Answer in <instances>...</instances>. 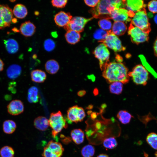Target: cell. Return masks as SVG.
<instances>
[{"label":"cell","mask_w":157,"mask_h":157,"mask_svg":"<svg viewBox=\"0 0 157 157\" xmlns=\"http://www.w3.org/2000/svg\"><path fill=\"white\" fill-rule=\"evenodd\" d=\"M128 70V68L121 63H108L103 70L102 76L109 83L119 81L126 84L129 80Z\"/></svg>","instance_id":"6da1fadb"},{"label":"cell","mask_w":157,"mask_h":157,"mask_svg":"<svg viewBox=\"0 0 157 157\" xmlns=\"http://www.w3.org/2000/svg\"><path fill=\"white\" fill-rule=\"evenodd\" d=\"M126 6V0H100L97 5L89 11L93 17L110 19V15L115 9Z\"/></svg>","instance_id":"7a4b0ae2"},{"label":"cell","mask_w":157,"mask_h":157,"mask_svg":"<svg viewBox=\"0 0 157 157\" xmlns=\"http://www.w3.org/2000/svg\"><path fill=\"white\" fill-rule=\"evenodd\" d=\"M49 120V126L52 129V135L53 138H55L64 128L67 127L66 120L60 111L51 113Z\"/></svg>","instance_id":"3957f363"},{"label":"cell","mask_w":157,"mask_h":157,"mask_svg":"<svg viewBox=\"0 0 157 157\" xmlns=\"http://www.w3.org/2000/svg\"><path fill=\"white\" fill-rule=\"evenodd\" d=\"M131 23L148 33L151 31L149 18L144 8L135 13L131 19Z\"/></svg>","instance_id":"277c9868"},{"label":"cell","mask_w":157,"mask_h":157,"mask_svg":"<svg viewBox=\"0 0 157 157\" xmlns=\"http://www.w3.org/2000/svg\"><path fill=\"white\" fill-rule=\"evenodd\" d=\"M128 74L137 85H145L149 78L148 72L141 65L135 66Z\"/></svg>","instance_id":"5b68a950"},{"label":"cell","mask_w":157,"mask_h":157,"mask_svg":"<svg viewBox=\"0 0 157 157\" xmlns=\"http://www.w3.org/2000/svg\"><path fill=\"white\" fill-rule=\"evenodd\" d=\"M128 34L132 42L136 44L148 41L149 33L140 28L130 24L128 30Z\"/></svg>","instance_id":"8992f818"},{"label":"cell","mask_w":157,"mask_h":157,"mask_svg":"<svg viewBox=\"0 0 157 157\" xmlns=\"http://www.w3.org/2000/svg\"><path fill=\"white\" fill-rule=\"evenodd\" d=\"M93 53L99 60L100 68L103 70L109 61L110 52L108 50L104 43H101L95 48Z\"/></svg>","instance_id":"52a82bcc"},{"label":"cell","mask_w":157,"mask_h":157,"mask_svg":"<svg viewBox=\"0 0 157 157\" xmlns=\"http://www.w3.org/2000/svg\"><path fill=\"white\" fill-rule=\"evenodd\" d=\"M85 116L84 109L76 105L68 108L67 111V119H66L69 123H77L82 121Z\"/></svg>","instance_id":"ba28073f"},{"label":"cell","mask_w":157,"mask_h":157,"mask_svg":"<svg viewBox=\"0 0 157 157\" xmlns=\"http://www.w3.org/2000/svg\"><path fill=\"white\" fill-rule=\"evenodd\" d=\"M13 19V10L7 5H0V29L9 27Z\"/></svg>","instance_id":"9c48e42d"},{"label":"cell","mask_w":157,"mask_h":157,"mask_svg":"<svg viewBox=\"0 0 157 157\" xmlns=\"http://www.w3.org/2000/svg\"><path fill=\"white\" fill-rule=\"evenodd\" d=\"M93 18L92 17L86 18L79 16L73 17L69 24L64 28L67 31L72 30L80 33L83 31L86 23Z\"/></svg>","instance_id":"30bf717a"},{"label":"cell","mask_w":157,"mask_h":157,"mask_svg":"<svg viewBox=\"0 0 157 157\" xmlns=\"http://www.w3.org/2000/svg\"><path fill=\"white\" fill-rule=\"evenodd\" d=\"M108 32V36L102 43L116 52L125 50L126 48L122 45L121 42L118 37L113 34L111 31Z\"/></svg>","instance_id":"8fae6325"},{"label":"cell","mask_w":157,"mask_h":157,"mask_svg":"<svg viewBox=\"0 0 157 157\" xmlns=\"http://www.w3.org/2000/svg\"><path fill=\"white\" fill-rule=\"evenodd\" d=\"M110 18L115 22L120 21L127 23L131 21L129 15L128 10L124 8L114 10L111 13Z\"/></svg>","instance_id":"7c38bea8"},{"label":"cell","mask_w":157,"mask_h":157,"mask_svg":"<svg viewBox=\"0 0 157 157\" xmlns=\"http://www.w3.org/2000/svg\"><path fill=\"white\" fill-rule=\"evenodd\" d=\"M7 109L9 114L13 115H17L24 112V106L21 101L16 99L11 101L8 104Z\"/></svg>","instance_id":"4fadbf2b"},{"label":"cell","mask_w":157,"mask_h":157,"mask_svg":"<svg viewBox=\"0 0 157 157\" xmlns=\"http://www.w3.org/2000/svg\"><path fill=\"white\" fill-rule=\"evenodd\" d=\"M72 17L69 13L61 11L55 15L54 21L58 26L65 27L69 24Z\"/></svg>","instance_id":"5bb4252c"},{"label":"cell","mask_w":157,"mask_h":157,"mask_svg":"<svg viewBox=\"0 0 157 157\" xmlns=\"http://www.w3.org/2000/svg\"><path fill=\"white\" fill-rule=\"evenodd\" d=\"M36 27L34 24L29 21L22 23L19 28L21 33L26 37H30L35 32Z\"/></svg>","instance_id":"9a60e30c"},{"label":"cell","mask_w":157,"mask_h":157,"mask_svg":"<svg viewBox=\"0 0 157 157\" xmlns=\"http://www.w3.org/2000/svg\"><path fill=\"white\" fill-rule=\"evenodd\" d=\"M126 7L128 10L135 13L145 7L143 1L142 0H128L126 1Z\"/></svg>","instance_id":"2e32d148"},{"label":"cell","mask_w":157,"mask_h":157,"mask_svg":"<svg viewBox=\"0 0 157 157\" xmlns=\"http://www.w3.org/2000/svg\"><path fill=\"white\" fill-rule=\"evenodd\" d=\"M34 125L38 130L45 131L49 126V120L44 117L39 116L35 119Z\"/></svg>","instance_id":"e0dca14e"},{"label":"cell","mask_w":157,"mask_h":157,"mask_svg":"<svg viewBox=\"0 0 157 157\" xmlns=\"http://www.w3.org/2000/svg\"><path fill=\"white\" fill-rule=\"evenodd\" d=\"M46 146L58 157H61L62 155L64 149L60 143L51 140L47 143Z\"/></svg>","instance_id":"ac0fdd59"},{"label":"cell","mask_w":157,"mask_h":157,"mask_svg":"<svg viewBox=\"0 0 157 157\" xmlns=\"http://www.w3.org/2000/svg\"><path fill=\"white\" fill-rule=\"evenodd\" d=\"M67 42L71 44H74L78 42L81 39L80 33L77 31L69 30L67 31L65 34Z\"/></svg>","instance_id":"d6986e66"},{"label":"cell","mask_w":157,"mask_h":157,"mask_svg":"<svg viewBox=\"0 0 157 157\" xmlns=\"http://www.w3.org/2000/svg\"><path fill=\"white\" fill-rule=\"evenodd\" d=\"M126 30L127 27L124 22L115 21L112 25L111 31L115 35L120 36L124 35Z\"/></svg>","instance_id":"ffe728a7"},{"label":"cell","mask_w":157,"mask_h":157,"mask_svg":"<svg viewBox=\"0 0 157 157\" xmlns=\"http://www.w3.org/2000/svg\"><path fill=\"white\" fill-rule=\"evenodd\" d=\"M13 15L17 18L22 19L25 18L28 14L26 7L22 4H17L14 7L13 10Z\"/></svg>","instance_id":"44dd1931"},{"label":"cell","mask_w":157,"mask_h":157,"mask_svg":"<svg viewBox=\"0 0 157 157\" xmlns=\"http://www.w3.org/2000/svg\"><path fill=\"white\" fill-rule=\"evenodd\" d=\"M31 77L32 81L37 83H42L46 79L47 75L44 71L39 69L33 70L31 72Z\"/></svg>","instance_id":"7402d4cb"},{"label":"cell","mask_w":157,"mask_h":157,"mask_svg":"<svg viewBox=\"0 0 157 157\" xmlns=\"http://www.w3.org/2000/svg\"><path fill=\"white\" fill-rule=\"evenodd\" d=\"M4 43L7 51L9 53H15L19 50L18 44L15 39L10 38L4 40Z\"/></svg>","instance_id":"603a6c76"},{"label":"cell","mask_w":157,"mask_h":157,"mask_svg":"<svg viewBox=\"0 0 157 157\" xmlns=\"http://www.w3.org/2000/svg\"><path fill=\"white\" fill-rule=\"evenodd\" d=\"M70 135L72 140L76 144H80L84 140V133L81 129H75L72 130Z\"/></svg>","instance_id":"cb8c5ba5"},{"label":"cell","mask_w":157,"mask_h":157,"mask_svg":"<svg viewBox=\"0 0 157 157\" xmlns=\"http://www.w3.org/2000/svg\"><path fill=\"white\" fill-rule=\"evenodd\" d=\"M22 68L20 66L17 64L10 65L7 70V75L8 77L11 79H14L20 74Z\"/></svg>","instance_id":"d4e9b609"},{"label":"cell","mask_w":157,"mask_h":157,"mask_svg":"<svg viewBox=\"0 0 157 157\" xmlns=\"http://www.w3.org/2000/svg\"><path fill=\"white\" fill-rule=\"evenodd\" d=\"M46 71L49 74H56L60 68L58 63L54 59H51L47 61L45 65Z\"/></svg>","instance_id":"484cf974"},{"label":"cell","mask_w":157,"mask_h":157,"mask_svg":"<svg viewBox=\"0 0 157 157\" xmlns=\"http://www.w3.org/2000/svg\"><path fill=\"white\" fill-rule=\"evenodd\" d=\"M28 100L31 103H35L38 102L40 97L38 88L34 86L30 88L28 90Z\"/></svg>","instance_id":"4316f807"},{"label":"cell","mask_w":157,"mask_h":157,"mask_svg":"<svg viewBox=\"0 0 157 157\" xmlns=\"http://www.w3.org/2000/svg\"><path fill=\"white\" fill-rule=\"evenodd\" d=\"M16 124L14 121L7 120L4 122L3 129L4 132L8 134H11L14 132L16 128Z\"/></svg>","instance_id":"83f0119b"},{"label":"cell","mask_w":157,"mask_h":157,"mask_svg":"<svg viewBox=\"0 0 157 157\" xmlns=\"http://www.w3.org/2000/svg\"><path fill=\"white\" fill-rule=\"evenodd\" d=\"M117 117L121 122L124 124L129 123L133 117L129 113L125 110H121L118 113Z\"/></svg>","instance_id":"f1b7e54d"},{"label":"cell","mask_w":157,"mask_h":157,"mask_svg":"<svg viewBox=\"0 0 157 157\" xmlns=\"http://www.w3.org/2000/svg\"><path fill=\"white\" fill-rule=\"evenodd\" d=\"M123 83L119 81H115L111 83L109 86L110 92L113 94H119L123 90Z\"/></svg>","instance_id":"f546056e"},{"label":"cell","mask_w":157,"mask_h":157,"mask_svg":"<svg viewBox=\"0 0 157 157\" xmlns=\"http://www.w3.org/2000/svg\"><path fill=\"white\" fill-rule=\"evenodd\" d=\"M108 34V31L99 28L94 32L93 37L95 39L98 40V42H102L106 39Z\"/></svg>","instance_id":"4dcf8cb0"},{"label":"cell","mask_w":157,"mask_h":157,"mask_svg":"<svg viewBox=\"0 0 157 157\" xmlns=\"http://www.w3.org/2000/svg\"><path fill=\"white\" fill-rule=\"evenodd\" d=\"M94 148L90 144L84 146L81 150V154L83 157H92L94 155Z\"/></svg>","instance_id":"1f68e13d"},{"label":"cell","mask_w":157,"mask_h":157,"mask_svg":"<svg viewBox=\"0 0 157 157\" xmlns=\"http://www.w3.org/2000/svg\"><path fill=\"white\" fill-rule=\"evenodd\" d=\"M147 143L154 149H157V134L154 132L149 133L146 138Z\"/></svg>","instance_id":"d6a6232c"},{"label":"cell","mask_w":157,"mask_h":157,"mask_svg":"<svg viewBox=\"0 0 157 157\" xmlns=\"http://www.w3.org/2000/svg\"><path fill=\"white\" fill-rule=\"evenodd\" d=\"M99 27L102 29L107 31H111L112 23L109 19L104 18L100 19L98 22Z\"/></svg>","instance_id":"836d02e7"},{"label":"cell","mask_w":157,"mask_h":157,"mask_svg":"<svg viewBox=\"0 0 157 157\" xmlns=\"http://www.w3.org/2000/svg\"><path fill=\"white\" fill-rule=\"evenodd\" d=\"M15 152L13 149L8 146H4L0 150V155L1 157H14Z\"/></svg>","instance_id":"e575fe53"},{"label":"cell","mask_w":157,"mask_h":157,"mask_svg":"<svg viewBox=\"0 0 157 157\" xmlns=\"http://www.w3.org/2000/svg\"><path fill=\"white\" fill-rule=\"evenodd\" d=\"M103 145L106 149H112L116 147L117 145V142L114 138L109 137L104 140Z\"/></svg>","instance_id":"d590c367"},{"label":"cell","mask_w":157,"mask_h":157,"mask_svg":"<svg viewBox=\"0 0 157 157\" xmlns=\"http://www.w3.org/2000/svg\"><path fill=\"white\" fill-rule=\"evenodd\" d=\"M139 57L144 67L155 78H157V73L147 62L144 56L142 55H140L139 56Z\"/></svg>","instance_id":"8d00e7d4"},{"label":"cell","mask_w":157,"mask_h":157,"mask_svg":"<svg viewBox=\"0 0 157 157\" xmlns=\"http://www.w3.org/2000/svg\"><path fill=\"white\" fill-rule=\"evenodd\" d=\"M44 49L47 51H53L56 47L54 41L51 39H48L45 40L44 44Z\"/></svg>","instance_id":"74e56055"},{"label":"cell","mask_w":157,"mask_h":157,"mask_svg":"<svg viewBox=\"0 0 157 157\" xmlns=\"http://www.w3.org/2000/svg\"><path fill=\"white\" fill-rule=\"evenodd\" d=\"M67 0H53L51 1L52 5L57 8L64 7L67 3Z\"/></svg>","instance_id":"f35d334b"},{"label":"cell","mask_w":157,"mask_h":157,"mask_svg":"<svg viewBox=\"0 0 157 157\" xmlns=\"http://www.w3.org/2000/svg\"><path fill=\"white\" fill-rule=\"evenodd\" d=\"M149 10L153 13H157V1L152 0L149 1L147 5Z\"/></svg>","instance_id":"ab89813d"},{"label":"cell","mask_w":157,"mask_h":157,"mask_svg":"<svg viewBox=\"0 0 157 157\" xmlns=\"http://www.w3.org/2000/svg\"><path fill=\"white\" fill-rule=\"evenodd\" d=\"M42 156L43 157H59L52 152L46 146L44 148Z\"/></svg>","instance_id":"60d3db41"},{"label":"cell","mask_w":157,"mask_h":157,"mask_svg":"<svg viewBox=\"0 0 157 157\" xmlns=\"http://www.w3.org/2000/svg\"><path fill=\"white\" fill-rule=\"evenodd\" d=\"M99 0H85V3L88 6L92 7H95L99 3Z\"/></svg>","instance_id":"b9f144b4"},{"label":"cell","mask_w":157,"mask_h":157,"mask_svg":"<svg viewBox=\"0 0 157 157\" xmlns=\"http://www.w3.org/2000/svg\"><path fill=\"white\" fill-rule=\"evenodd\" d=\"M154 54L157 57V38L155 41L154 45Z\"/></svg>","instance_id":"7bdbcfd3"},{"label":"cell","mask_w":157,"mask_h":157,"mask_svg":"<svg viewBox=\"0 0 157 157\" xmlns=\"http://www.w3.org/2000/svg\"><path fill=\"white\" fill-rule=\"evenodd\" d=\"M86 92L84 90H81L77 92V95L78 96L82 97L84 95L86 94Z\"/></svg>","instance_id":"ee69618b"},{"label":"cell","mask_w":157,"mask_h":157,"mask_svg":"<svg viewBox=\"0 0 157 157\" xmlns=\"http://www.w3.org/2000/svg\"><path fill=\"white\" fill-rule=\"evenodd\" d=\"M4 66V63L2 60L0 58V72L3 70Z\"/></svg>","instance_id":"f6af8a7d"},{"label":"cell","mask_w":157,"mask_h":157,"mask_svg":"<svg viewBox=\"0 0 157 157\" xmlns=\"http://www.w3.org/2000/svg\"><path fill=\"white\" fill-rule=\"evenodd\" d=\"M97 157H109L106 154H101L99 155L98 156H97Z\"/></svg>","instance_id":"bcb514c9"},{"label":"cell","mask_w":157,"mask_h":157,"mask_svg":"<svg viewBox=\"0 0 157 157\" xmlns=\"http://www.w3.org/2000/svg\"><path fill=\"white\" fill-rule=\"evenodd\" d=\"M154 20L155 23L157 24V14L155 15L154 18Z\"/></svg>","instance_id":"7dc6e473"},{"label":"cell","mask_w":157,"mask_h":157,"mask_svg":"<svg viewBox=\"0 0 157 157\" xmlns=\"http://www.w3.org/2000/svg\"><path fill=\"white\" fill-rule=\"evenodd\" d=\"M155 155L156 156H157V151L156 152L155 154Z\"/></svg>","instance_id":"c3c4849f"},{"label":"cell","mask_w":157,"mask_h":157,"mask_svg":"<svg viewBox=\"0 0 157 157\" xmlns=\"http://www.w3.org/2000/svg\"><path fill=\"white\" fill-rule=\"evenodd\" d=\"M156 157H157V156H156Z\"/></svg>","instance_id":"681fc988"}]
</instances>
